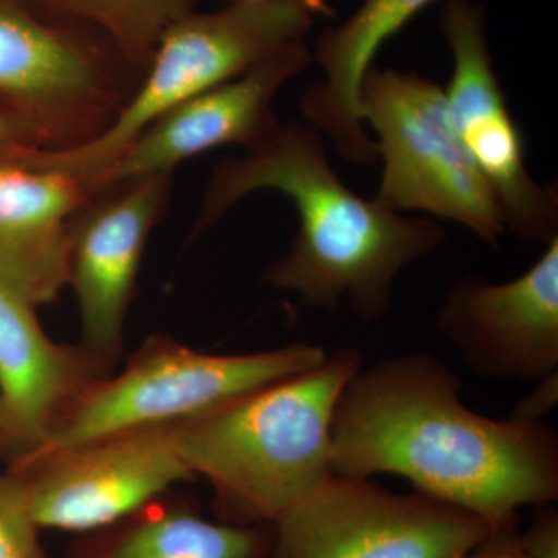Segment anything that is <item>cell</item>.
I'll list each match as a JSON object with an SVG mask.
<instances>
[{
    "instance_id": "cell-23",
    "label": "cell",
    "mask_w": 558,
    "mask_h": 558,
    "mask_svg": "<svg viewBox=\"0 0 558 558\" xmlns=\"http://www.w3.org/2000/svg\"><path fill=\"white\" fill-rule=\"evenodd\" d=\"M558 403V373L532 384L531 391L513 407L509 417L524 422H546Z\"/></svg>"
},
{
    "instance_id": "cell-8",
    "label": "cell",
    "mask_w": 558,
    "mask_h": 558,
    "mask_svg": "<svg viewBox=\"0 0 558 558\" xmlns=\"http://www.w3.org/2000/svg\"><path fill=\"white\" fill-rule=\"evenodd\" d=\"M492 529L417 492L333 473L274 524L267 558H459Z\"/></svg>"
},
{
    "instance_id": "cell-21",
    "label": "cell",
    "mask_w": 558,
    "mask_h": 558,
    "mask_svg": "<svg viewBox=\"0 0 558 558\" xmlns=\"http://www.w3.org/2000/svg\"><path fill=\"white\" fill-rule=\"evenodd\" d=\"M24 149H47L46 140L35 124L0 101V154Z\"/></svg>"
},
{
    "instance_id": "cell-14",
    "label": "cell",
    "mask_w": 558,
    "mask_h": 558,
    "mask_svg": "<svg viewBox=\"0 0 558 558\" xmlns=\"http://www.w3.org/2000/svg\"><path fill=\"white\" fill-rule=\"evenodd\" d=\"M27 150L0 154V279L40 306L68 286L70 223L90 194Z\"/></svg>"
},
{
    "instance_id": "cell-10",
    "label": "cell",
    "mask_w": 558,
    "mask_h": 558,
    "mask_svg": "<svg viewBox=\"0 0 558 558\" xmlns=\"http://www.w3.org/2000/svg\"><path fill=\"white\" fill-rule=\"evenodd\" d=\"M32 515L43 529L92 535L159 501L194 480L171 425L134 429L14 461Z\"/></svg>"
},
{
    "instance_id": "cell-9",
    "label": "cell",
    "mask_w": 558,
    "mask_h": 558,
    "mask_svg": "<svg viewBox=\"0 0 558 558\" xmlns=\"http://www.w3.org/2000/svg\"><path fill=\"white\" fill-rule=\"evenodd\" d=\"M439 28L453 61L444 92L459 142L497 196L506 230L548 245L558 238L557 186L539 185L527 170L523 134L492 60L486 10L472 0H446Z\"/></svg>"
},
{
    "instance_id": "cell-24",
    "label": "cell",
    "mask_w": 558,
    "mask_h": 558,
    "mask_svg": "<svg viewBox=\"0 0 558 558\" xmlns=\"http://www.w3.org/2000/svg\"><path fill=\"white\" fill-rule=\"evenodd\" d=\"M0 451L13 454V433H11L9 416L0 402Z\"/></svg>"
},
{
    "instance_id": "cell-16",
    "label": "cell",
    "mask_w": 558,
    "mask_h": 558,
    "mask_svg": "<svg viewBox=\"0 0 558 558\" xmlns=\"http://www.w3.org/2000/svg\"><path fill=\"white\" fill-rule=\"evenodd\" d=\"M438 0H363L339 25L319 33L311 50L323 80L300 100L310 126L328 135L349 163L373 165L376 146L360 120L359 90L377 53L421 11Z\"/></svg>"
},
{
    "instance_id": "cell-6",
    "label": "cell",
    "mask_w": 558,
    "mask_h": 558,
    "mask_svg": "<svg viewBox=\"0 0 558 558\" xmlns=\"http://www.w3.org/2000/svg\"><path fill=\"white\" fill-rule=\"evenodd\" d=\"M359 113L376 134L384 170L374 199L391 211H422L498 245L508 233L497 196L451 126L446 92L414 72L371 65Z\"/></svg>"
},
{
    "instance_id": "cell-13",
    "label": "cell",
    "mask_w": 558,
    "mask_h": 558,
    "mask_svg": "<svg viewBox=\"0 0 558 558\" xmlns=\"http://www.w3.org/2000/svg\"><path fill=\"white\" fill-rule=\"evenodd\" d=\"M171 175H148L98 191L70 223L68 286L78 303L81 348L105 368L123 347L143 253L170 201Z\"/></svg>"
},
{
    "instance_id": "cell-18",
    "label": "cell",
    "mask_w": 558,
    "mask_h": 558,
    "mask_svg": "<svg viewBox=\"0 0 558 558\" xmlns=\"http://www.w3.org/2000/svg\"><path fill=\"white\" fill-rule=\"evenodd\" d=\"M108 40L142 78L165 33L196 11L197 0H38Z\"/></svg>"
},
{
    "instance_id": "cell-22",
    "label": "cell",
    "mask_w": 558,
    "mask_h": 558,
    "mask_svg": "<svg viewBox=\"0 0 558 558\" xmlns=\"http://www.w3.org/2000/svg\"><path fill=\"white\" fill-rule=\"evenodd\" d=\"M521 519L492 529L475 548L459 558H529L521 543Z\"/></svg>"
},
{
    "instance_id": "cell-7",
    "label": "cell",
    "mask_w": 558,
    "mask_h": 558,
    "mask_svg": "<svg viewBox=\"0 0 558 558\" xmlns=\"http://www.w3.org/2000/svg\"><path fill=\"white\" fill-rule=\"evenodd\" d=\"M138 81L86 25L38 0H0V101L35 124L47 149L97 137Z\"/></svg>"
},
{
    "instance_id": "cell-5",
    "label": "cell",
    "mask_w": 558,
    "mask_h": 558,
    "mask_svg": "<svg viewBox=\"0 0 558 558\" xmlns=\"http://www.w3.org/2000/svg\"><path fill=\"white\" fill-rule=\"evenodd\" d=\"M326 355L325 348L310 343L248 354H205L168 336L150 337L120 374L102 377L73 400L43 446L28 457L204 416L299 376L319 365Z\"/></svg>"
},
{
    "instance_id": "cell-25",
    "label": "cell",
    "mask_w": 558,
    "mask_h": 558,
    "mask_svg": "<svg viewBox=\"0 0 558 558\" xmlns=\"http://www.w3.org/2000/svg\"><path fill=\"white\" fill-rule=\"evenodd\" d=\"M230 2H233V0H230Z\"/></svg>"
},
{
    "instance_id": "cell-12",
    "label": "cell",
    "mask_w": 558,
    "mask_h": 558,
    "mask_svg": "<svg viewBox=\"0 0 558 558\" xmlns=\"http://www.w3.org/2000/svg\"><path fill=\"white\" fill-rule=\"evenodd\" d=\"M312 62L310 47L289 44L247 72L204 92L153 121L108 167L84 178L89 194L130 180L172 174L175 167L227 145L245 153L274 138L282 124L274 101Z\"/></svg>"
},
{
    "instance_id": "cell-19",
    "label": "cell",
    "mask_w": 558,
    "mask_h": 558,
    "mask_svg": "<svg viewBox=\"0 0 558 558\" xmlns=\"http://www.w3.org/2000/svg\"><path fill=\"white\" fill-rule=\"evenodd\" d=\"M17 470L0 473V558H49Z\"/></svg>"
},
{
    "instance_id": "cell-1",
    "label": "cell",
    "mask_w": 558,
    "mask_h": 558,
    "mask_svg": "<svg viewBox=\"0 0 558 558\" xmlns=\"http://www.w3.org/2000/svg\"><path fill=\"white\" fill-rule=\"evenodd\" d=\"M436 355L410 352L360 368L330 432L336 475L405 478L417 494L497 527L558 501V433L548 422L483 416Z\"/></svg>"
},
{
    "instance_id": "cell-2",
    "label": "cell",
    "mask_w": 558,
    "mask_h": 558,
    "mask_svg": "<svg viewBox=\"0 0 558 558\" xmlns=\"http://www.w3.org/2000/svg\"><path fill=\"white\" fill-rule=\"evenodd\" d=\"M322 135L293 121L260 148L220 161L196 233L255 191L284 194L295 205L300 229L267 281L314 310L348 304L360 322L373 325L391 310L399 275L440 247L447 233L435 220L409 218L354 193L330 167Z\"/></svg>"
},
{
    "instance_id": "cell-17",
    "label": "cell",
    "mask_w": 558,
    "mask_h": 558,
    "mask_svg": "<svg viewBox=\"0 0 558 558\" xmlns=\"http://www.w3.org/2000/svg\"><path fill=\"white\" fill-rule=\"evenodd\" d=\"M274 524L211 521L186 506L153 502L131 519L92 534L78 558H267Z\"/></svg>"
},
{
    "instance_id": "cell-15",
    "label": "cell",
    "mask_w": 558,
    "mask_h": 558,
    "mask_svg": "<svg viewBox=\"0 0 558 558\" xmlns=\"http://www.w3.org/2000/svg\"><path fill=\"white\" fill-rule=\"evenodd\" d=\"M35 307L0 279V402L13 433V457L43 446L54 422L106 368L84 348L54 343Z\"/></svg>"
},
{
    "instance_id": "cell-11",
    "label": "cell",
    "mask_w": 558,
    "mask_h": 558,
    "mask_svg": "<svg viewBox=\"0 0 558 558\" xmlns=\"http://www.w3.org/2000/svg\"><path fill=\"white\" fill-rule=\"evenodd\" d=\"M436 328L481 379L532 385L558 373V238L515 279L451 282Z\"/></svg>"
},
{
    "instance_id": "cell-4",
    "label": "cell",
    "mask_w": 558,
    "mask_h": 558,
    "mask_svg": "<svg viewBox=\"0 0 558 558\" xmlns=\"http://www.w3.org/2000/svg\"><path fill=\"white\" fill-rule=\"evenodd\" d=\"M329 13L326 0H233L220 10L194 11L165 33L134 94L101 134L72 148L33 149L27 156L89 178L153 121L304 40L315 22Z\"/></svg>"
},
{
    "instance_id": "cell-20",
    "label": "cell",
    "mask_w": 558,
    "mask_h": 558,
    "mask_svg": "<svg viewBox=\"0 0 558 558\" xmlns=\"http://www.w3.org/2000/svg\"><path fill=\"white\" fill-rule=\"evenodd\" d=\"M521 543L529 558H558V509L556 505L532 508L531 520L521 527Z\"/></svg>"
},
{
    "instance_id": "cell-3",
    "label": "cell",
    "mask_w": 558,
    "mask_h": 558,
    "mask_svg": "<svg viewBox=\"0 0 558 558\" xmlns=\"http://www.w3.org/2000/svg\"><path fill=\"white\" fill-rule=\"evenodd\" d=\"M360 368L357 349L339 348L299 376L171 425L180 458L208 481L222 521L275 524L333 475V414Z\"/></svg>"
}]
</instances>
